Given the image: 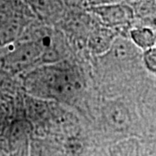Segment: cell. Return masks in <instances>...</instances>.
Here are the masks:
<instances>
[{
	"mask_svg": "<svg viewBox=\"0 0 156 156\" xmlns=\"http://www.w3.org/2000/svg\"><path fill=\"white\" fill-rule=\"evenodd\" d=\"M22 88L35 99L74 100L83 89L80 76L71 69L55 63L41 65L21 75Z\"/></svg>",
	"mask_w": 156,
	"mask_h": 156,
	"instance_id": "obj_1",
	"label": "cell"
},
{
	"mask_svg": "<svg viewBox=\"0 0 156 156\" xmlns=\"http://www.w3.org/2000/svg\"><path fill=\"white\" fill-rule=\"evenodd\" d=\"M44 50L37 41L19 39L3 49L0 67L13 75H23L43 62Z\"/></svg>",
	"mask_w": 156,
	"mask_h": 156,
	"instance_id": "obj_2",
	"label": "cell"
},
{
	"mask_svg": "<svg viewBox=\"0 0 156 156\" xmlns=\"http://www.w3.org/2000/svg\"><path fill=\"white\" fill-rule=\"evenodd\" d=\"M89 7V11L101 24L111 30L128 26L133 23L135 17L133 6L130 4L122 3Z\"/></svg>",
	"mask_w": 156,
	"mask_h": 156,
	"instance_id": "obj_3",
	"label": "cell"
},
{
	"mask_svg": "<svg viewBox=\"0 0 156 156\" xmlns=\"http://www.w3.org/2000/svg\"><path fill=\"white\" fill-rule=\"evenodd\" d=\"M36 17L43 22L55 23L65 14L66 0H26Z\"/></svg>",
	"mask_w": 156,
	"mask_h": 156,
	"instance_id": "obj_4",
	"label": "cell"
},
{
	"mask_svg": "<svg viewBox=\"0 0 156 156\" xmlns=\"http://www.w3.org/2000/svg\"><path fill=\"white\" fill-rule=\"evenodd\" d=\"M117 35L114 30L103 25L96 26L91 30L87 38L88 46L96 55H104L109 51Z\"/></svg>",
	"mask_w": 156,
	"mask_h": 156,
	"instance_id": "obj_5",
	"label": "cell"
},
{
	"mask_svg": "<svg viewBox=\"0 0 156 156\" xmlns=\"http://www.w3.org/2000/svg\"><path fill=\"white\" fill-rule=\"evenodd\" d=\"M104 117L109 127L124 130L130 127L131 118L128 108L121 102H110L104 109Z\"/></svg>",
	"mask_w": 156,
	"mask_h": 156,
	"instance_id": "obj_6",
	"label": "cell"
},
{
	"mask_svg": "<svg viewBox=\"0 0 156 156\" xmlns=\"http://www.w3.org/2000/svg\"><path fill=\"white\" fill-rule=\"evenodd\" d=\"M130 39L139 50L147 51L154 48L156 33L150 27L137 26L130 30Z\"/></svg>",
	"mask_w": 156,
	"mask_h": 156,
	"instance_id": "obj_7",
	"label": "cell"
},
{
	"mask_svg": "<svg viewBox=\"0 0 156 156\" xmlns=\"http://www.w3.org/2000/svg\"><path fill=\"white\" fill-rule=\"evenodd\" d=\"M144 62L147 68L150 71L156 74V48L145 51Z\"/></svg>",
	"mask_w": 156,
	"mask_h": 156,
	"instance_id": "obj_8",
	"label": "cell"
},
{
	"mask_svg": "<svg viewBox=\"0 0 156 156\" xmlns=\"http://www.w3.org/2000/svg\"><path fill=\"white\" fill-rule=\"evenodd\" d=\"M135 0H88L89 6L102 5H111V4H130Z\"/></svg>",
	"mask_w": 156,
	"mask_h": 156,
	"instance_id": "obj_9",
	"label": "cell"
},
{
	"mask_svg": "<svg viewBox=\"0 0 156 156\" xmlns=\"http://www.w3.org/2000/svg\"><path fill=\"white\" fill-rule=\"evenodd\" d=\"M89 156H105V155H103V154H100V153H95V154H92L91 155H89Z\"/></svg>",
	"mask_w": 156,
	"mask_h": 156,
	"instance_id": "obj_10",
	"label": "cell"
},
{
	"mask_svg": "<svg viewBox=\"0 0 156 156\" xmlns=\"http://www.w3.org/2000/svg\"><path fill=\"white\" fill-rule=\"evenodd\" d=\"M0 156H2V147H0Z\"/></svg>",
	"mask_w": 156,
	"mask_h": 156,
	"instance_id": "obj_11",
	"label": "cell"
},
{
	"mask_svg": "<svg viewBox=\"0 0 156 156\" xmlns=\"http://www.w3.org/2000/svg\"><path fill=\"white\" fill-rule=\"evenodd\" d=\"M155 4H156V0H155Z\"/></svg>",
	"mask_w": 156,
	"mask_h": 156,
	"instance_id": "obj_12",
	"label": "cell"
}]
</instances>
